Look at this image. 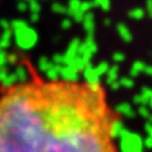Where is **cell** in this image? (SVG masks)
<instances>
[{"label": "cell", "mask_w": 152, "mask_h": 152, "mask_svg": "<svg viewBox=\"0 0 152 152\" xmlns=\"http://www.w3.org/2000/svg\"><path fill=\"white\" fill-rule=\"evenodd\" d=\"M63 27H69V21H68V20L64 21V23H63Z\"/></svg>", "instance_id": "obj_10"}, {"label": "cell", "mask_w": 152, "mask_h": 152, "mask_svg": "<svg viewBox=\"0 0 152 152\" xmlns=\"http://www.w3.org/2000/svg\"><path fill=\"white\" fill-rule=\"evenodd\" d=\"M52 10L55 11V12H59V13H66L67 12V8L64 7V5L59 4V3H56V4L52 5Z\"/></svg>", "instance_id": "obj_5"}, {"label": "cell", "mask_w": 152, "mask_h": 152, "mask_svg": "<svg viewBox=\"0 0 152 152\" xmlns=\"http://www.w3.org/2000/svg\"><path fill=\"white\" fill-rule=\"evenodd\" d=\"M95 4L100 5V7L104 8V10H108V7H110V0H96Z\"/></svg>", "instance_id": "obj_6"}, {"label": "cell", "mask_w": 152, "mask_h": 152, "mask_svg": "<svg viewBox=\"0 0 152 152\" xmlns=\"http://www.w3.org/2000/svg\"><path fill=\"white\" fill-rule=\"evenodd\" d=\"M147 5H148V10H150V12H152V0H148Z\"/></svg>", "instance_id": "obj_9"}, {"label": "cell", "mask_w": 152, "mask_h": 152, "mask_svg": "<svg viewBox=\"0 0 152 152\" xmlns=\"http://www.w3.org/2000/svg\"><path fill=\"white\" fill-rule=\"evenodd\" d=\"M80 4H81L80 0H71V1H69V7H68V10H67V12H68L69 15L75 13L76 11L80 8Z\"/></svg>", "instance_id": "obj_3"}, {"label": "cell", "mask_w": 152, "mask_h": 152, "mask_svg": "<svg viewBox=\"0 0 152 152\" xmlns=\"http://www.w3.org/2000/svg\"><path fill=\"white\" fill-rule=\"evenodd\" d=\"M5 61V55L3 52H0V66H3Z\"/></svg>", "instance_id": "obj_8"}, {"label": "cell", "mask_w": 152, "mask_h": 152, "mask_svg": "<svg viewBox=\"0 0 152 152\" xmlns=\"http://www.w3.org/2000/svg\"><path fill=\"white\" fill-rule=\"evenodd\" d=\"M12 28L16 32V40L18 44L23 48H28L31 45H34V43L36 42V35L35 32L29 28L27 24H24L23 21L18 20L12 23Z\"/></svg>", "instance_id": "obj_2"}, {"label": "cell", "mask_w": 152, "mask_h": 152, "mask_svg": "<svg viewBox=\"0 0 152 152\" xmlns=\"http://www.w3.org/2000/svg\"><path fill=\"white\" fill-rule=\"evenodd\" d=\"M0 48H1V45H0Z\"/></svg>", "instance_id": "obj_11"}, {"label": "cell", "mask_w": 152, "mask_h": 152, "mask_svg": "<svg viewBox=\"0 0 152 152\" xmlns=\"http://www.w3.org/2000/svg\"><path fill=\"white\" fill-rule=\"evenodd\" d=\"M118 120L99 81L26 79L0 94V152H118Z\"/></svg>", "instance_id": "obj_1"}, {"label": "cell", "mask_w": 152, "mask_h": 152, "mask_svg": "<svg viewBox=\"0 0 152 152\" xmlns=\"http://www.w3.org/2000/svg\"><path fill=\"white\" fill-rule=\"evenodd\" d=\"M27 8V3L24 1V0H20V3H19V10L20 11H24Z\"/></svg>", "instance_id": "obj_7"}, {"label": "cell", "mask_w": 152, "mask_h": 152, "mask_svg": "<svg viewBox=\"0 0 152 152\" xmlns=\"http://www.w3.org/2000/svg\"><path fill=\"white\" fill-rule=\"evenodd\" d=\"M29 8H31L32 13H39L40 11V4L37 0H29Z\"/></svg>", "instance_id": "obj_4"}]
</instances>
